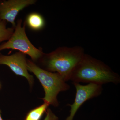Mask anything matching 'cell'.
I'll use <instances>...</instances> for the list:
<instances>
[{
	"label": "cell",
	"instance_id": "cell-13",
	"mask_svg": "<svg viewBox=\"0 0 120 120\" xmlns=\"http://www.w3.org/2000/svg\"><path fill=\"white\" fill-rule=\"evenodd\" d=\"M1 88V84L0 82V90Z\"/></svg>",
	"mask_w": 120,
	"mask_h": 120
},
{
	"label": "cell",
	"instance_id": "cell-4",
	"mask_svg": "<svg viewBox=\"0 0 120 120\" xmlns=\"http://www.w3.org/2000/svg\"><path fill=\"white\" fill-rule=\"evenodd\" d=\"M22 20H17L14 32L10 38L0 45V52L4 50H16L28 55L34 62L39 61L44 54L42 49H38L31 42L26 32V25L22 26Z\"/></svg>",
	"mask_w": 120,
	"mask_h": 120
},
{
	"label": "cell",
	"instance_id": "cell-8",
	"mask_svg": "<svg viewBox=\"0 0 120 120\" xmlns=\"http://www.w3.org/2000/svg\"><path fill=\"white\" fill-rule=\"evenodd\" d=\"M24 23L30 29L35 31L42 30L45 25L44 17L41 14L36 12L28 14Z\"/></svg>",
	"mask_w": 120,
	"mask_h": 120
},
{
	"label": "cell",
	"instance_id": "cell-10",
	"mask_svg": "<svg viewBox=\"0 0 120 120\" xmlns=\"http://www.w3.org/2000/svg\"><path fill=\"white\" fill-rule=\"evenodd\" d=\"M7 24L6 21L0 20V43L8 41L14 32L15 28L7 27Z\"/></svg>",
	"mask_w": 120,
	"mask_h": 120
},
{
	"label": "cell",
	"instance_id": "cell-7",
	"mask_svg": "<svg viewBox=\"0 0 120 120\" xmlns=\"http://www.w3.org/2000/svg\"><path fill=\"white\" fill-rule=\"evenodd\" d=\"M36 0H8L0 1V20L9 22L15 28V19L20 11L34 4Z\"/></svg>",
	"mask_w": 120,
	"mask_h": 120
},
{
	"label": "cell",
	"instance_id": "cell-1",
	"mask_svg": "<svg viewBox=\"0 0 120 120\" xmlns=\"http://www.w3.org/2000/svg\"><path fill=\"white\" fill-rule=\"evenodd\" d=\"M69 80L73 83L102 86L109 83L118 84L120 82V77L102 61L85 53L72 72Z\"/></svg>",
	"mask_w": 120,
	"mask_h": 120
},
{
	"label": "cell",
	"instance_id": "cell-12",
	"mask_svg": "<svg viewBox=\"0 0 120 120\" xmlns=\"http://www.w3.org/2000/svg\"><path fill=\"white\" fill-rule=\"evenodd\" d=\"M0 120H2V117H1V110L0 109Z\"/></svg>",
	"mask_w": 120,
	"mask_h": 120
},
{
	"label": "cell",
	"instance_id": "cell-6",
	"mask_svg": "<svg viewBox=\"0 0 120 120\" xmlns=\"http://www.w3.org/2000/svg\"><path fill=\"white\" fill-rule=\"evenodd\" d=\"M0 64L9 67L16 75L25 77L32 87L34 78L28 72L26 55L22 52H16L10 56H5L0 53Z\"/></svg>",
	"mask_w": 120,
	"mask_h": 120
},
{
	"label": "cell",
	"instance_id": "cell-2",
	"mask_svg": "<svg viewBox=\"0 0 120 120\" xmlns=\"http://www.w3.org/2000/svg\"><path fill=\"white\" fill-rule=\"evenodd\" d=\"M85 54L84 50L81 46H62L49 53H44L39 62L42 68L58 73L67 82Z\"/></svg>",
	"mask_w": 120,
	"mask_h": 120
},
{
	"label": "cell",
	"instance_id": "cell-3",
	"mask_svg": "<svg viewBox=\"0 0 120 120\" xmlns=\"http://www.w3.org/2000/svg\"><path fill=\"white\" fill-rule=\"evenodd\" d=\"M27 64L28 71L36 76L43 86L45 92V97L42 99L44 103L58 106V94L69 90L70 86L58 73L44 70L31 60H27Z\"/></svg>",
	"mask_w": 120,
	"mask_h": 120
},
{
	"label": "cell",
	"instance_id": "cell-5",
	"mask_svg": "<svg viewBox=\"0 0 120 120\" xmlns=\"http://www.w3.org/2000/svg\"><path fill=\"white\" fill-rule=\"evenodd\" d=\"M76 88L75 97L72 104H68L71 107L70 114L65 120H73L75 114L80 106L89 99L99 96L102 91V86L94 83L82 85L73 82Z\"/></svg>",
	"mask_w": 120,
	"mask_h": 120
},
{
	"label": "cell",
	"instance_id": "cell-11",
	"mask_svg": "<svg viewBox=\"0 0 120 120\" xmlns=\"http://www.w3.org/2000/svg\"><path fill=\"white\" fill-rule=\"evenodd\" d=\"M46 112V116L43 120H58V117L49 108L47 109Z\"/></svg>",
	"mask_w": 120,
	"mask_h": 120
},
{
	"label": "cell",
	"instance_id": "cell-9",
	"mask_svg": "<svg viewBox=\"0 0 120 120\" xmlns=\"http://www.w3.org/2000/svg\"><path fill=\"white\" fill-rule=\"evenodd\" d=\"M49 105L47 103H44L30 110L27 114L24 120H40L45 112H46Z\"/></svg>",
	"mask_w": 120,
	"mask_h": 120
}]
</instances>
